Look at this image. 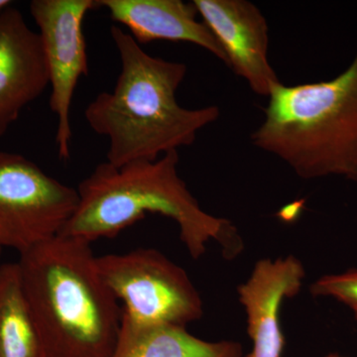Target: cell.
<instances>
[{
	"label": "cell",
	"instance_id": "6",
	"mask_svg": "<svg viewBox=\"0 0 357 357\" xmlns=\"http://www.w3.org/2000/svg\"><path fill=\"white\" fill-rule=\"evenodd\" d=\"M77 189L20 154L0 151V248L22 253L59 236L76 211Z\"/></svg>",
	"mask_w": 357,
	"mask_h": 357
},
{
	"label": "cell",
	"instance_id": "4",
	"mask_svg": "<svg viewBox=\"0 0 357 357\" xmlns=\"http://www.w3.org/2000/svg\"><path fill=\"white\" fill-rule=\"evenodd\" d=\"M265 119L251 135L299 177L340 176L357 182V51L331 81L288 86L268 96Z\"/></svg>",
	"mask_w": 357,
	"mask_h": 357
},
{
	"label": "cell",
	"instance_id": "17",
	"mask_svg": "<svg viewBox=\"0 0 357 357\" xmlns=\"http://www.w3.org/2000/svg\"><path fill=\"white\" fill-rule=\"evenodd\" d=\"M1 251H2V248H0V256H1Z\"/></svg>",
	"mask_w": 357,
	"mask_h": 357
},
{
	"label": "cell",
	"instance_id": "15",
	"mask_svg": "<svg viewBox=\"0 0 357 357\" xmlns=\"http://www.w3.org/2000/svg\"><path fill=\"white\" fill-rule=\"evenodd\" d=\"M13 2L10 1V0H0V13L6 10L8 7L13 6Z\"/></svg>",
	"mask_w": 357,
	"mask_h": 357
},
{
	"label": "cell",
	"instance_id": "11",
	"mask_svg": "<svg viewBox=\"0 0 357 357\" xmlns=\"http://www.w3.org/2000/svg\"><path fill=\"white\" fill-rule=\"evenodd\" d=\"M114 22L126 26L138 44L158 40L188 42L201 47L225 65L227 55L192 2L182 0H96Z\"/></svg>",
	"mask_w": 357,
	"mask_h": 357
},
{
	"label": "cell",
	"instance_id": "12",
	"mask_svg": "<svg viewBox=\"0 0 357 357\" xmlns=\"http://www.w3.org/2000/svg\"><path fill=\"white\" fill-rule=\"evenodd\" d=\"M234 342H211L195 337L185 326H142L122 318L121 335L112 357H241Z\"/></svg>",
	"mask_w": 357,
	"mask_h": 357
},
{
	"label": "cell",
	"instance_id": "7",
	"mask_svg": "<svg viewBox=\"0 0 357 357\" xmlns=\"http://www.w3.org/2000/svg\"><path fill=\"white\" fill-rule=\"evenodd\" d=\"M30 13L38 26L50 77V109L57 116L56 144L61 160L70 157V109L82 77L89 75L84 34L86 14L98 8L96 0H33Z\"/></svg>",
	"mask_w": 357,
	"mask_h": 357
},
{
	"label": "cell",
	"instance_id": "2",
	"mask_svg": "<svg viewBox=\"0 0 357 357\" xmlns=\"http://www.w3.org/2000/svg\"><path fill=\"white\" fill-rule=\"evenodd\" d=\"M178 151L119 168L98 164L79 183L76 211L60 234L91 243L116 236L147 213H158L177 223L181 241L194 259L213 241L222 246L225 257H236L243 248L236 227L201 208L178 176Z\"/></svg>",
	"mask_w": 357,
	"mask_h": 357
},
{
	"label": "cell",
	"instance_id": "5",
	"mask_svg": "<svg viewBox=\"0 0 357 357\" xmlns=\"http://www.w3.org/2000/svg\"><path fill=\"white\" fill-rule=\"evenodd\" d=\"M103 282L136 326H185L203 314V303L182 267L158 250L138 248L96 258Z\"/></svg>",
	"mask_w": 357,
	"mask_h": 357
},
{
	"label": "cell",
	"instance_id": "1",
	"mask_svg": "<svg viewBox=\"0 0 357 357\" xmlns=\"http://www.w3.org/2000/svg\"><path fill=\"white\" fill-rule=\"evenodd\" d=\"M121 70L112 91H102L84 109L93 132L109 140L107 161L122 167L156 161L190 146L199 131L220 116L215 105L185 109L177 100L187 66L149 55L119 26L110 28Z\"/></svg>",
	"mask_w": 357,
	"mask_h": 357
},
{
	"label": "cell",
	"instance_id": "8",
	"mask_svg": "<svg viewBox=\"0 0 357 357\" xmlns=\"http://www.w3.org/2000/svg\"><path fill=\"white\" fill-rule=\"evenodd\" d=\"M192 3L227 55L230 69L255 93L269 96L281 82L268 61L269 35L261 11L248 0H194Z\"/></svg>",
	"mask_w": 357,
	"mask_h": 357
},
{
	"label": "cell",
	"instance_id": "16",
	"mask_svg": "<svg viewBox=\"0 0 357 357\" xmlns=\"http://www.w3.org/2000/svg\"><path fill=\"white\" fill-rule=\"evenodd\" d=\"M326 357H342V356H335V354H333V356H326Z\"/></svg>",
	"mask_w": 357,
	"mask_h": 357
},
{
	"label": "cell",
	"instance_id": "3",
	"mask_svg": "<svg viewBox=\"0 0 357 357\" xmlns=\"http://www.w3.org/2000/svg\"><path fill=\"white\" fill-rule=\"evenodd\" d=\"M91 243L59 236L20 253L21 279L48 357H112L119 301L98 273Z\"/></svg>",
	"mask_w": 357,
	"mask_h": 357
},
{
	"label": "cell",
	"instance_id": "13",
	"mask_svg": "<svg viewBox=\"0 0 357 357\" xmlns=\"http://www.w3.org/2000/svg\"><path fill=\"white\" fill-rule=\"evenodd\" d=\"M0 357H48L17 262L0 266Z\"/></svg>",
	"mask_w": 357,
	"mask_h": 357
},
{
	"label": "cell",
	"instance_id": "10",
	"mask_svg": "<svg viewBox=\"0 0 357 357\" xmlns=\"http://www.w3.org/2000/svg\"><path fill=\"white\" fill-rule=\"evenodd\" d=\"M305 269L294 256L256 263L248 281L238 287L248 314L252 351L248 357H281L285 347L280 310L285 299L300 292Z\"/></svg>",
	"mask_w": 357,
	"mask_h": 357
},
{
	"label": "cell",
	"instance_id": "14",
	"mask_svg": "<svg viewBox=\"0 0 357 357\" xmlns=\"http://www.w3.org/2000/svg\"><path fill=\"white\" fill-rule=\"evenodd\" d=\"M311 293L314 296L333 297L347 305L354 312L357 321V269L321 277L312 284Z\"/></svg>",
	"mask_w": 357,
	"mask_h": 357
},
{
	"label": "cell",
	"instance_id": "9",
	"mask_svg": "<svg viewBox=\"0 0 357 357\" xmlns=\"http://www.w3.org/2000/svg\"><path fill=\"white\" fill-rule=\"evenodd\" d=\"M50 86L48 66L38 32L10 6L0 13V136L28 105Z\"/></svg>",
	"mask_w": 357,
	"mask_h": 357
}]
</instances>
